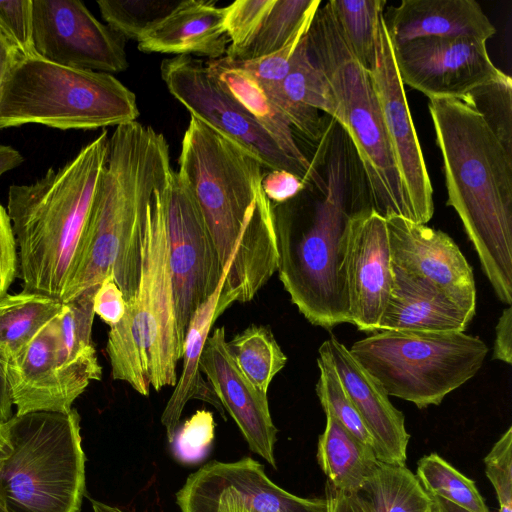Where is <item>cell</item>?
<instances>
[{"label": "cell", "instance_id": "obj_51", "mask_svg": "<svg viewBox=\"0 0 512 512\" xmlns=\"http://www.w3.org/2000/svg\"><path fill=\"white\" fill-rule=\"evenodd\" d=\"M25 161L24 156L10 145H0V177Z\"/></svg>", "mask_w": 512, "mask_h": 512}, {"label": "cell", "instance_id": "obj_19", "mask_svg": "<svg viewBox=\"0 0 512 512\" xmlns=\"http://www.w3.org/2000/svg\"><path fill=\"white\" fill-rule=\"evenodd\" d=\"M210 388L234 419L250 449L276 467L273 424L267 394L260 392L238 369L226 346L225 328L218 327L207 338L200 358Z\"/></svg>", "mask_w": 512, "mask_h": 512}, {"label": "cell", "instance_id": "obj_46", "mask_svg": "<svg viewBox=\"0 0 512 512\" xmlns=\"http://www.w3.org/2000/svg\"><path fill=\"white\" fill-rule=\"evenodd\" d=\"M307 183L287 170H270L264 174L261 188L266 197L275 203H285L297 196Z\"/></svg>", "mask_w": 512, "mask_h": 512}, {"label": "cell", "instance_id": "obj_42", "mask_svg": "<svg viewBox=\"0 0 512 512\" xmlns=\"http://www.w3.org/2000/svg\"><path fill=\"white\" fill-rule=\"evenodd\" d=\"M487 478L493 485L500 507H512V427L493 445L484 459Z\"/></svg>", "mask_w": 512, "mask_h": 512}, {"label": "cell", "instance_id": "obj_50", "mask_svg": "<svg viewBox=\"0 0 512 512\" xmlns=\"http://www.w3.org/2000/svg\"><path fill=\"white\" fill-rule=\"evenodd\" d=\"M7 362L0 355V422H7L12 415V399L6 374Z\"/></svg>", "mask_w": 512, "mask_h": 512}, {"label": "cell", "instance_id": "obj_3", "mask_svg": "<svg viewBox=\"0 0 512 512\" xmlns=\"http://www.w3.org/2000/svg\"><path fill=\"white\" fill-rule=\"evenodd\" d=\"M169 146L163 134L132 121L109 137L107 161L99 179L77 269L63 297L66 303L99 286L110 274L129 300L138 287L146 206L166 186Z\"/></svg>", "mask_w": 512, "mask_h": 512}, {"label": "cell", "instance_id": "obj_27", "mask_svg": "<svg viewBox=\"0 0 512 512\" xmlns=\"http://www.w3.org/2000/svg\"><path fill=\"white\" fill-rule=\"evenodd\" d=\"M98 286L64 303L60 315L56 347L57 367L68 388L77 398L92 380H101L102 368L98 363L91 341L94 320L93 299Z\"/></svg>", "mask_w": 512, "mask_h": 512}, {"label": "cell", "instance_id": "obj_41", "mask_svg": "<svg viewBox=\"0 0 512 512\" xmlns=\"http://www.w3.org/2000/svg\"><path fill=\"white\" fill-rule=\"evenodd\" d=\"M316 13L306 18L295 35L280 50L254 60L234 61L250 72L258 80L264 90L280 86L288 74L293 54L301 40L308 33Z\"/></svg>", "mask_w": 512, "mask_h": 512}, {"label": "cell", "instance_id": "obj_45", "mask_svg": "<svg viewBox=\"0 0 512 512\" xmlns=\"http://www.w3.org/2000/svg\"><path fill=\"white\" fill-rule=\"evenodd\" d=\"M127 301L114 280L113 274L108 275L98 286L93 299L94 314L99 316L110 327L122 319Z\"/></svg>", "mask_w": 512, "mask_h": 512}, {"label": "cell", "instance_id": "obj_52", "mask_svg": "<svg viewBox=\"0 0 512 512\" xmlns=\"http://www.w3.org/2000/svg\"><path fill=\"white\" fill-rule=\"evenodd\" d=\"M432 499L440 512H471L443 498L432 496Z\"/></svg>", "mask_w": 512, "mask_h": 512}, {"label": "cell", "instance_id": "obj_29", "mask_svg": "<svg viewBox=\"0 0 512 512\" xmlns=\"http://www.w3.org/2000/svg\"><path fill=\"white\" fill-rule=\"evenodd\" d=\"M317 460L334 489L357 494L375 469L378 459L371 447L326 413V425L319 436Z\"/></svg>", "mask_w": 512, "mask_h": 512}, {"label": "cell", "instance_id": "obj_17", "mask_svg": "<svg viewBox=\"0 0 512 512\" xmlns=\"http://www.w3.org/2000/svg\"><path fill=\"white\" fill-rule=\"evenodd\" d=\"M343 271L349 323L378 331L394 276L386 220L370 205L351 218Z\"/></svg>", "mask_w": 512, "mask_h": 512}, {"label": "cell", "instance_id": "obj_31", "mask_svg": "<svg viewBox=\"0 0 512 512\" xmlns=\"http://www.w3.org/2000/svg\"><path fill=\"white\" fill-rule=\"evenodd\" d=\"M357 494L372 512H429L433 505L432 496L406 465L381 461Z\"/></svg>", "mask_w": 512, "mask_h": 512}, {"label": "cell", "instance_id": "obj_12", "mask_svg": "<svg viewBox=\"0 0 512 512\" xmlns=\"http://www.w3.org/2000/svg\"><path fill=\"white\" fill-rule=\"evenodd\" d=\"M168 91L190 113L257 158L270 170H287L311 181L307 172L285 155L270 135L217 83L206 63L190 55L162 61Z\"/></svg>", "mask_w": 512, "mask_h": 512}, {"label": "cell", "instance_id": "obj_30", "mask_svg": "<svg viewBox=\"0 0 512 512\" xmlns=\"http://www.w3.org/2000/svg\"><path fill=\"white\" fill-rule=\"evenodd\" d=\"M64 309L49 296L25 292L0 300V355L7 362Z\"/></svg>", "mask_w": 512, "mask_h": 512}, {"label": "cell", "instance_id": "obj_15", "mask_svg": "<svg viewBox=\"0 0 512 512\" xmlns=\"http://www.w3.org/2000/svg\"><path fill=\"white\" fill-rule=\"evenodd\" d=\"M393 50L403 85L429 99L461 98L510 79L490 59L486 41L476 38H419Z\"/></svg>", "mask_w": 512, "mask_h": 512}, {"label": "cell", "instance_id": "obj_33", "mask_svg": "<svg viewBox=\"0 0 512 512\" xmlns=\"http://www.w3.org/2000/svg\"><path fill=\"white\" fill-rule=\"evenodd\" d=\"M327 4L349 49L369 70L375 56L377 31L386 1L331 0Z\"/></svg>", "mask_w": 512, "mask_h": 512}, {"label": "cell", "instance_id": "obj_23", "mask_svg": "<svg viewBox=\"0 0 512 512\" xmlns=\"http://www.w3.org/2000/svg\"><path fill=\"white\" fill-rule=\"evenodd\" d=\"M393 267V266H392ZM393 286L379 330L402 332H464L475 311L463 306L430 282L393 267Z\"/></svg>", "mask_w": 512, "mask_h": 512}, {"label": "cell", "instance_id": "obj_36", "mask_svg": "<svg viewBox=\"0 0 512 512\" xmlns=\"http://www.w3.org/2000/svg\"><path fill=\"white\" fill-rule=\"evenodd\" d=\"M180 1L99 0L97 5L108 26L123 39L138 41L167 16Z\"/></svg>", "mask_w": 512, "mask_h": 512}, {"label": "cell", "instance_id": "obj_1", "mask_svg": "<svg viewBox=\"0 0 512 512\" xmlns=\"http://www.w3.org/2000/svg\"><path fill=\"white\" fill-rule=\"evenodd\" d=\"M179 169L203 216L222 267L232 261L223 293L252 300L278 269L274 218L254 214L264 166L207 124L191 117L182 138Z\"/></svg>", "mask_w": 512, "mask_h": 512}, {"label": "cell", "instance_id": "obj_11", "mask_svg": "<svg viewBox=\"0 0 512 512\" xmlns=\"http://www.w3.org/2000/svg\"><path fill=\"white\" fill-rule=\"evenodd\" d=\"M165 222L179 341L195 310L214 293L224 275L217 248L189 188L172 170L164 188Z\"/></svg>", "mask_w": 512, "mask_h": 512}, {"label": "cell", "instance_id": "obj_49", "mask_svg": "<svg viewBox=\"0 0 512 512\" xmlns=\"http://www.w3.org/2000/svg\"><path fill=\"white\" fill-rule=\"evenodd\" d=\"M22 56L15 42L0 25V92L5 79Z\"/></svg>", "mask_w": 512, "mask_h": 512}, {"label": "cell", "instance_id": "obj_56", "mask_svg": "<svg viewBox=\"0 0 512 512\" xmlns=\"http://www.w3.org/2000/svg\"><path fill=\"white\" fill-rule=\"evenodd\" d=\"M429 512H440L434 501H433V505H432L431 509L429 510Z\"/></svg>", "mask_w": 512, "mask_h": 512}, {"label": "cell", "instance_id": "obj_57", "mask_svg": "<svg viewBox=\"0 0 512 512\" xmlns=\"http://www.w3.org/2000/svg\"><path fill=\"white\" fill-rule=\"evenodd\" d=\"M0 512H7L1 502H0Z\"/></svg>", "mask_w": 512, "mask_h": 512}, {"label": "cell", "instance_id": "obj_37", "mask_svg": "<svg viewBox=\"0 0 512 512\" xmlns=\"http://www.w3.org/2000/svg\"><path fill=\"white\" fill-rule=\"evenodd\" d=\"M318 354L320 374L316 393L325 414L332 415L345 429L374 451L373 437L344 390L334 367L324 354Z\"/></svg>", "mask_w": 512, "mask_h": 512}, {"label": "cell", "instance_id": "obj_53", "mask_svg": "<svg viewBox=\"0 0 512 512\" xmlns=\"http://www.w3.org/2000/svg\"><path fill=\"white\" fill-rule=\"evenodd\" d=\"M10 452V445L7 439L4 423L0 422V459H3Z\"/></svg>", "mask_w": 512, "mask_h": 512}, {"label": "cell", "instance_id": "obj_40", "mask_svg": "<svg viewBox=\"0 0 512 512\" xmlns=\"http://www.w3.org/2000/svg\"><path fill=\"white\" fill-rule=\"evenodd\" d=\"M214 429L213 414L207 410L197 411L178 425L169 441L174 457L185 464L202 461L211 448Z\"/></svg>", "mask_w": 512, "mask_h": 512}, {"label": "cell", "instance_id": "obj_47", "mask_svg": "<svg viewBox=\"0 0 512 512\" xmlns=\"http://www.w3.org/2000/svg\"><path fill=\"white\" fill-rule=\"evenodd\" d=\"M492 359L512 363V308H505L495 328Z\"/></svg>", "mask_w": 512, "mask_h": 512}, {"label": "cell", "instance_id": "obj_54", "mask_svg": "<svg viewBox=\"0 0 512 512\" xmlns=\"http://www.w3.org/2000/svg\"><path fill=\"white\" fill-rule=\"evenodd\" d=\"M90 501H91L92 508H93L94 512H123L122 510H120V509H118L116 507L107 505V504L102 503L100 501H97V500H94V499H90Z\"/></svg>", "mask_w": 512, "mask_h": 512}, {"label": "cell", "instance_id": "obj_13", "mask_svg": "<svg viewBox=\"0 0 512 512\" xmlns=\"http://www.w3.org/2000/svg\"><path fill=\"white\" fill-rule=\"evenodd\" d=\"M35 55L62 66L104 73L128 68L125 39L79 0H32Z\"/></svg>", "mask_w": 512, "mask_h": 512}, {"label": "cell", "instance_id": "obj_44", "mask_svg": "<svg viewBox=\"0 0 512 512\" xmlns=\"http://www.w3.org/2000/svg\"><path fill=\"white\" fill-rule=\"evenodd\" d=\"M17 244L7 210L0 204V300L14 281L18 267Z\"/></svg>", "mask_w": 512, "mask_h": 512}, {"label": "cell", "instance_id": "obj_32", "mask_svg": "<svg viewBox=\"0 0 512 512\" xmlns=\"http://www.w3.org/2000/svg\"><path fill=\"white\" fill-rule=\"evenodd\" d=\"M226 346L242 374L260 392L267 394L274 376L287 362L272 332L267 327L252 325L226 341Z\"/></svg>", "mask_w": 512, "mask_h": 512}, {"label": "cell", "instance_id": "obj_43", "mask_svg": "<svg viewBox=\"0 0 512 512\" xmlns=\"http://www.w3.org/2000/svg\"><path fill=\"white\" fill-rule=\"evenodd\" d=\"M0 25L24 57L35 55L32 0H0Z\"/></svg>", "mask_w": 512, "mask_h": 512}, {"label": "cell", "instance_id": "obj_55", "mask_svg": "<svg viewBox=\"0 0 512 512\" xmlns=\"http://www.w3.org/2000/svg\"><path fill=\"white\" fill-rule=\"evenodd\" d=\"M499 512H512V507H500Z\"/></svg>", "mask_w": 512, "mask_h": 512}, {"label": "cell", "instance_id": "obj_34", "mask_svg": "<svg viewBox=\"0 0 512 512\" xmlns=\"http://www.w3.org/2000/svg\"><path fill=\"white\" fill-rule=\"evenodd\" d=\"M320 5V0H273L254 38L236 61L254 60L280 50Z\"/></svg>", "mask_w": 512, "mask_h": 512}, {"label": "cell", "instance_id": "obj_26", "mask_svg": "<svg viewBox=\"0 0 512 512\" xmlns=\"http://www.w3.org/2000/svg\"><path fill=\"white\" fill-rule=\"evenodd\" d=\"M206 66L220 87L270 135L281 151L299 164L320 192L325 180L298 146L291 124L271 101L258 80L234 60L223 56L206 62Z\"/></svg>", "mask_w": 512, "mask_h": 512}, {"label": "cell", "instance_id": "obj_25", "mask_svg": "<svg viewBox=\"0 0 512 512\" xmlns=\"http://www.w3.org/2000/svg\"><path fill=\"white\" fill-rule=\"evenodd\" d=\"M292 128L311 141L323 136L319 111L337 121L338 109L331 87L311 58L307 34L299 43L281 86L267 92Z\"/></svg>", "mask_w": 512, "mask_h": 512}, {"label": "cell", "instance_id": "obj_4", "mask_svg": "<svg viewBox=\"0 0 512 512\" xmlns=\"http://www.w3.org/2000/svg\"><path fill=\"white\" fill-rule=\"evenodd\" d=\"M104 129L58 170L8 190L23 291L62 302L77 269L94 194L107 161Z\"/></svg>", "mask_w": 512, "mask_h": 512}, {"label": "cell", "instance_id": "obj_2", "mask_svg": "<svg viewBox=\"0 0 512 512\" xmlns=\"http://www.w3.org/2000/svg\"><path fill=\"white\" fill-rule=\"evenodd\" d=\"M447 205L458 214L495 294L512 303V154L469 95L429 99Z\"/></svg>", "mask_w": 512, "mask_h": 512}, {"label": "cell", "instance_id": "obj_16", "mask_svg": "<svg viewBox=\"0 0 512 512\" xmlns=\"http://www.w3.org/2000/svg\"><path fill=\"white\" fill-rule=\"evenodd\" d=\"M177 504L182 512H328L325 498L285 491L252 458L207 463L187 478Z\"/></svg>", "mask_w": 512, "mask_h": 512}, {"label": "cell", "instance_id": "obj_28", "mask_svg": "<svg viewBox=\"0 0 512 512\" xmlns=\"http://www.w3.org/2000/svg\"><path fill=\"white\" fill-rule=\"evenodd\" d=\"M227 274L228 272L208 300L195 310L189 321L183 341L182 373L161 417L169 441L180 424V417L186 403L192 398H200L210 402L225 418L224 409L216 395L212 390L204 388L205 384L202 381L200 371V358L212 325L221 315L218 304Z\"/></svg>", "mask_w": 512, "mask_h": 512}, {"label": "cell", "instance_id": "obj_21", "mask_svg": "<svg viewBox=\"0 0 512 512\" xmlns=\"http://www.w3.org/2000/svg\"><path fill=\"white\" fill-rule=\"evenodd\" d=\"M61 313L7 361L6 374L16 415L39 411L67 413L76 400L57 367Z\"/></svg>", "mask_w": 512, "mask_h": 512}, {"label": "cell", "instance_id": "obj_35", "mask_svg": "<svg viewBox=\"0 0 512 512\" xmlns=\"http://www.w3.org/2000/svg\"><path fill=\"white\" fill-rule=\"evenodd\" d=\"M416 477L425 491L471 512H490L475 483L437 453L423 456Z\"/></svg>", "mask_w": 512, "mask_h": 512}, {"label": "cell", "instance_id": "obj_6", "mask_svg": "<svg viewBox=\"0 0 512 512\" xmlns=\"http://www.w3.org/2000/svg\"><path fill=\"white\" fill-rule=\"evenodd\" d=\"M164 188L146 206L138 287L119 323L110 327L106 351L114 380L148 396L177 383L182 358L165 222Z\"/></svg>", "mask_w": 512, "mask_h": 512}, {"label": "cell", "instance_id": "obj_20", "mask_svg": "<svg viewBox=\"0 0 512 512\" xmlns=\"http://www.w3.org/2000/svg\"><path fill=\"white\" fill-rule=\"evenodd\" d=\"M334 367L340 382L373 437L374 452L384 463L405 465L410 435L403 413L389 400L380 382L331 336L319 347Z\"/></svg>", "mask_w": 512, "mask_h": 512}, {"label": "cell", "instance_id": "obj_39", "mask_svg": "<svg viewBox=\"0 0 512 512\" xmlns=\"http://www.w3.org/2000/svg\"><path fill=\"white\" fill-rule=\"evenodd\" d=\"M273 0H237L224 7L229 45L225 56L238 60L254 38Z\"/></svg>", "mask_w": 512, "mask_h": 512}, {"label": "cell", "instance_id": "obj_22", "mask_svg": "<svg viewBox=\"0 0 512 512\" xmlns=\"http://www.w3.org/2000/svg\"><path fill=\"white\" fill-rule=\"evenodd\" d=\"M393 47L426 37L486 41L496 28L475 0H403L383 13Z\"/></svg>", "mask_w": 512, "mask_h": 512}, {"label": "cell", "instance_id": "obj_24", "mask_svg": "<svg viewBox=\"0 0 512 512\" xmlns=\"http://www.w3.org/2000/svg\"><path fill=\"white\" fill-rule=\"evenodd\" d=\"M137 42L138 49L146 53L219 59L229 45L224 7L213 0H181Z\"/></svg>", "mask_w": 512, "mask_h": 512}, {"label": "cell", "instance_id": "obj_8", "mask_svg": "<svg viewBox=\"0 0 512 512\" xmlns=\"http://www.w3.org/2000/svg\"><path fill=\"white\" fill-rule=\"evenodd\" d=\"M135 94L112 74L22 56L0 92V130L42 124L94 130L136 121Z\"/></svg>", "mask_w": 512, "mask_h": 512}, {"label": "cell", "instance_id": "obj_14", "mask_svg": "<svg viewBox=\"0 0 512 512\" xmlns=\"http://www.w3.org/2000/svg\"><path fill=\"white\" fill-rule=\"evenodd\" d=\"M387 140L400 176L410 219L426 224L434 214L433 187L399 76L383 14L369 68Z\"/></svg>", "mask_w": 512, "mask_h": 512}, {"label": "cell", "instance_id": "obj_7", "mask_svg": "<svg viewBox=\"0 0 512 512\" xmlns=\"http://www.w3.org/2000/svg\"><path fill=\"white\" fill-rule=\"evenodd\" d=\"M10 452L0 459L7 512H79L85 492L80 415L30 412L4 423Z\"/></svg>", "mask_w": 512, "mask_h": 512}, {"label": "cell", "instance_id": "obj_48", "mask_svg": "<svg viewBox=\"0 0 512 512\" xmlns=\"http://www.w3.org/2000/svg\"><path fill=\"white\" fill-rule=\"evenodd\" d=\"M325 494L328 512H372L358 494L338 491L328 483Z\"/></svg>", "mask_w": 512, "mask_h": 512}, {"label": "cell", "instance_id": "obj_10", "mask_svg": "<svg viewBox=\"0 0 512 512\" xmlns=\"http://www.w3.org/2000/svg\"><path fill=\"white\" fill-rule=\"evenodd\" d=\"M354 358L388 396L426 408L439 405L480 370L487 345L465 332L378 330L354 342Z\"/></svg>", "mask_w": 512, "mask_h": 512}, {"label": "cell", "instance_id": "obj_9", "mask_svg": "<svg viewBox=\"0 0 512 512\" xmlns=\"http://www.w3.org/2000/svg\"><path fill=\"white\" fill-rule=\"evenodd\" d=\"M307 43L335 97L337 122L350 137L363 168L370 206L383 217L410 219L369 70L349 49L328 4L315 14Z\"/></svg>", "mask_w": 512, "mask_h": 512}, {"label": "cell", "instance_id": "obj_38", "mask_svg": "<svg viewBox=\"0 0 512 512\" xmlns=\"http://www.w3.org/2000/svg\"><path fill=\"white\" fill-rule=\"evenodd\" d=\"M476 109L512 154V80L479 87L468 94Z\"/></svg>", "mask_w": 512, "mask_h": 512}, {"label": "cell", "instance_id": "obj_18", "mask_svg": "<svg viewBox=\"0 0 512 512\" xmlns=\"http://www.w3.org/2000/svg\"><path fill=\"white\" fill-rule=\"evenodd\" d=\"M386 220L392 266L426 280L468 309H476L473 270L445 232L400 215Z\"/></svg>", "mask_w": 512, "mask_h": 512}, {"label": "cell", "instance_id": "obj_5", "mask_svg": "<svg viewBox=\"0 0 512 512\" xmlns=\"http://www.w3.org/2000/svg\"><path fill=\"white\" fill-rule=\"evenodd\" d=\"M349 169L339 150L329 157L325 190L308 217L276 209L278 275L291 302L315 326L349 323L344 260L352 216L370 204L350 197Z\"/></svg>", "mask_w": 512, "mask_h": 512}]
</instances>
